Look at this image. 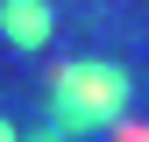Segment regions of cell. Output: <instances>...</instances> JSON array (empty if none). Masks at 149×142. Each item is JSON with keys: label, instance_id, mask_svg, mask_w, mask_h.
Listing matches in <instances>:
<instances>
[{"label": "cell", "instance_id": "1", "mask_svg": "<svg viewBox=\"0 0 149 142\" xmlns=\"http://www.w3.org/2000/svg\"><path fill=\"white\" fill-rule=\"evenodd\" d=\"M128 71L107 64V57H78V64H57V85H50V114H57L64 135H114L121 114H128Z\"/></svg>", "mask_w": 149, "mask_h": 142}, {"label": "cell", "instance_id": "2", "mask_svg": "<svg viewBox=\"0 0 149 142\" xmlns=\"http://www.w3.org/2000/svg\"><path fill=\"white\" fill-rule=\"evenodd\" d=\"M0 29H7V43L36 50L50 36V7H43V0H0Z\"/></svg>", "mask_w": 149, "mask_h": 142}, {"label": "cell", "instance_id": "3", "mask_svg": "<svg viewBox=\"0 0 149 142\" xmlns=\"http://www.w3.org/2000/svg\"><path fill=\"white\" fill-rule=\"evenodd\" d=\"M114 142H149V128H135V121H121V128H114Z\"/></svg>", "mask_w": 149, "mask_h": 142}, {"label": "cell", "instance_id": "4", "mask_svg": "<svg viewBox=\"0 0 149 142\" xmlns=\"http://www.w3.org/2000/svg\"><path fill=\"white\" fill-rule=\"evenodd\" d=\"M0 142H14V128H7V121H0Z\"/></svg>", "mask_w": 149, "mask_h": 142}, {"label": "cell", "instance_id": "5", "mask_svg": "<svg viewBox=\"0 0 149 142\" xmlns=\"http://www.w3.org/2000/svg\"><path fill=\"white\" fill-rule=\"evenodd\" d=\"M36 142H64V128H57V135H36Z\"/></svg>", "mask_w": 149, "mask_h": 142}]
</instances>
